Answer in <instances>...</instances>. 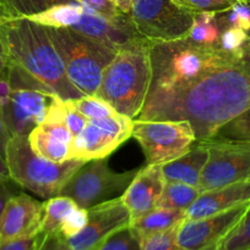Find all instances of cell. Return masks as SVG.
Masks as SVG:
<instances>
[{
    "label": "cell",
    "mask_w": 250,
    "mask_h": 250,
    "mask_svg": "<svg viewBox=\"0 0 250 250\" xmlns=\"http://www.w3.org/2000/svg\"><path fill=\"white\" fill-rule=\"evenodd\" d=\"M250 107V38L234 63L189 87L145 102L137 119L188 121L196 141L212 138L225 124Z\"/></svg>",
    "instance_id": "cell-1"
},
{
    "label": "cell",
    "mask_w": 250,
    "mask_h": 250,
    "mask_svg": "<svg viewBox=\"0 0 250 250\" xmlns=\"http://www.w3.org/2000/svg\"><path fill=\"white\" fill-rule=\"evenodd\" d=\"M149 49L151 82L145 102L179 92L238 59V51L199 44L188 36L171 42H149Z\"/></svg>",
    "instance_id": "cell-2"
},
{
    "label": "cell",
    "mask_w": 250,
    "mask_h": 250,
    "mask_svg": "<svg viewBox=\"0 0 250 250\" xmlns=\"http://www.w3.org/2000/svg\"><path fill=\"white\" fill-rule=\"evenodd\" d=\"M0 41L7 63L22 68L63 100L82 97L69 81L46 27L28 19L4 20L0 22Z\"/></svg>",
    "instance_id": "cell-3"
},
{
    "label": "cell",
    "mask_w": 250,
    "mask_h": 250,
    "mask_svg": "<svg viewBox=\"0 0 250 250\" xmlns=\"http://www.w3.org/2000/svg\"><path fill=\"white\" fill-rule=\"evenodd\" d=\"M151 82L149 41L141 39L122 46L103 71L95 95L102 98L118 114L135 120L141 112Z\"/></svg>",
    "instance_id": "cell-4"
},
{
    "label": "cell",
    "mask_w": 250,
    "mask_h": 250,
    "mask_svg": "<svg viewBox=\"0 0 250 250\" xmlns=\"http://www.w3.org/2000/svg\"><path fill=\"white\" fill-rule=\"evenodd\" d=\"M46 28L63 61L69 81L83 95H95L103 71L119 48L75 29Z\"/></svg>",
    "instance_id": "cell-5"
},
{
    "label": "cell",
    "mask_w": 250,
    "mask_h": 250,
    "mask_svg": "<svg viewBox=\"0 0 250 250\" xmlns=\"http://www.w3.org/2000/svg\"><path fill=\"white\" fill-rule=\"evenodd\" d=\"M5 161L12 181L44 199L60 195L69 178L86 163L80 159L63 163L48 160L32 150L27 136H11Z\"/></svg>",
    "instance_id": "cell-6"
},
{
    "label": "cell",
    "mask_w": 250,
    "mask_h": 250,
    "mask_svg": "<svg viewBox=\"0 0 250 250\" xmlns=\"http://www.w3.org/2000/svg\"><path fill=\"white\" fill-rule=\"evenodd\" d=\"M196 12L185 0H132L129 16L149 42H171L188 36Z\"/></svg>",
    "instance_id": "cell-7"
},
{
    "label": "cell",
    "mask_w": 250,
    "mask_h": 250,
    "mask_svg": "<svg viewBox=\"0 0 250 250\" xmlns=\"http://www.w3.org/2000/svg\"><path fill=\"white\" fill-rule=\"evenodd\" d=\"M137 170L119 173L110 170L105 159L86 161L69 178L60 195L71 198L80 208L88 209L122 197Z\"/></svg>",
    "instance_id": "cell-8"
},
{
    "label": "cell",
    "mask_w": 250,
    "mask_h": 250,
    "mask_svg": "<svg viewBox=\"0 0 250 250\" xmlns=\"http://www.w3.org/2000/svg\"><path fill=\"white\" fill-rule=\"evenodd\" d=\"M132 138L137 141L147 165H163L180 158L195 144L196 137L188 121H144L135 119Z\"/></svg>",
    "instance_id": "cell-9"
},
{
    "label": "cell",
    "mask_w": 250,
    "mask_h": 250,
    "mask_svg": "<svg viewBox=\"0 0 250 250\" xmlns=\"http://www.w3.org/2000/svg\"><path fill=\"white\" fill-rule=\"evenodd\" d=\"M208 160L201 175V192L250 180V142L210 138L201 141Z\"/></svg>",
    "instance_id": "cell-10"
},
{
    "label": "cell",
    "mask_w": 250,
    "mask_h": 250,
    "mask_svg": "<svg viewBox=\"0 0 250 250\" xmlns=\"http://www.w3.org/2000/svg\"><path fill=\"white\" fill-rule=\"evenodd\" d=\"M134 120L120 114L88 120L74 137L69 159L90 161L105 159L132 136Z\"/></svg>",
    "instance_id": "cell-11"
},
{
    "label": "cell",
    "mask_w": 250,
    "mask_h": 250,
    "mask_svg": "<svg viewBox=\"0 0 250 250\" xmlns=\"http://www.w3.org/2000/svg\"><path fill=\"white\" fill-rule=\"evenodd\" d=\"M54 93L38 88H11L9 97L0 103V111L11 136H28L46 121Z\"/></svg>",
    "instance_id": "cell-12"
},
{
    "label": "cell",
    "mask_w": 250,
    "mask_h": 250,
    "mask_svg": "<svg viewBox=\"0 0 250 250\" xmlns=\"http://www.w3.org/2000/svg\"><path fill=\"white\" fill-rule=\"evenodd\" d=\"M249 207L250 200L212 216L184 220L176 232L179 248L181 250H218L221 242L238 224Z\"/></svg>",
    "instance_id": "cell-13"
},
{
    "label": "cell",
    "mask_w": 250,
    "mask_h": 250,
    "mask_svg": "<svg viewBox=\"0 0 250 250\" xmlns=\"http://www.w3.org/2000/svg\"><path fill=\"white\" fill-rule=\"evenodd\" d=\"M87 212V224L82 231L68 239L74 250H91L113 233L129 227L131 221L120 197L88 208Z\"/></svg>",
    "instance_id": "cell-14"
},
{
    "label": "cell",
    "mask_w": 250,
    "mask_h": 250,
    "mask_svg": "<svg viewBox=\"0 0 250 250\" xmlns=\"http://www.w3.org/2000/svg\"><path fill=\"white\" fill-rule=\"evenodd\" d=\"M44 204L26 193L14 195L0 216V241L26 238L41 232Z\"/></svg>",
    "instance_id": "cell-15"
},
{
    "label": "cell",
    "mask_w": 250,
    "mask_h": 250,
    "mask_svg": "<svg viewBox=\"0 0 250 250\" xmlns=\"http://www.w3.org/2000/svg\"><path fill=\"white\" fill-rule=\"evenodd\" d=\"M166 182L161 165H146L137 170L129 187L120 197L131 220L157 208Z\"/></svg>",
    "instance_id": "cell-16"
},
{
    "label": "cell",
    "mask_w": 250,
    "mask_h": 250,
    "mask_svg": "<svg viewBox=\"0 0 250 250\" xmlns=\"http://www.w3.org/2000/svg\"><path fill=\"white\" fill-rule=\"evenodd\" d=\"M250 200V180L201 192L186 209L185 220L212 216Z\"/></svg>",
    "instance_id": "cell-17"
},
{
    "label": "cell",
    "mask_w": 250,
    "mask_h": 250,
    "mask_svg": "<svg viewBox=\"0 0 250 250\" xmlns=\"http://www.w3.org/2000/svg\"><path fill=\"white\" fill-rule=\"evenodd\" d=\"M207 160V146L201 141H196L188 153L171 163L161 165L162 172L167 182H180L193 187H199Z\"/></svg>",
    "instance_id": "cell-18"
},
{
    "label": "cell",
    "mask_w": 250,
    "mask_h": 250,
    "mask_svg": "<svg viewBox=\"0 0 250 250\" xmlns=\"http://www.w3.org/2000/svg\"><path fill=\"white\" fill-rule=\"evenodd\" d=\"M185 220V211L166 208H154L146 214L130 221V229L139 242L151 234L167 231Z\"/></svg>",
    "instance_id": "cell-19"
},
{
    "label": "cell",
    "mask_w": 250,
    "mask_h": 250,
    "mask_svg": "<svg viewBox=\"0 0 250 250\" xmlns=\"http://www.w3.org/2000/svg\"><path fill=\"white\" fill-rule=\"evenodd\" d=\"M28 142L34 153L54 163L69 160L70 146L47 132L39 125L28 134Z\"/></svg>",
    "instance_id": "cell-20"
},
{
    "label": "cell",
    "mask_w": 250,
    "mask_h": 250,
    "mask_svg": "<svg viewBox=\"0 0 250 250\" xmlns=\"http://www.w3.org/2000/svg\"><path fill=\"white\" fill-rule=\"evenodd\" d=\"M220 15L215 12H196L188 33L189 38L203 45L217 46L222 31Z\"/></svg>",
    "instance_id": "cell-21"
},
{
    "label": "cell",
    "mask_w": 250,
    "mask_h": 250,
    "mask_svg": "<svg viewBox=\"0 0 250 250\" xmlns=\"http://www.w3.org/2000/svg\"><path fill=\"white\" fill-rule=\"evenodd\" d=\"M44 204V215L41 225L42 233L59 232L61 224L71 211L78 207L71 198L65 195H56L49 198Z\"/></svg>",
    "instance_id": "cell-22"
},
{
    "label": "cell",
    "mask_w": 250,
    "mask_h": 250,
    "mask_svg": "<svg viewBox=\"0 0 250 250\" xmlns=\"http://www.w3.org/2000/svg\"><path fill=\"white\" fill-rule=\"evenodd\" d=\"M200 194L201 190L199 187L180 182H166L157 207L186 211Z\"/></svg>",
    "instance_id": "cell-23"
},
{
    "label": "cell",
    "mask_w": 250,
    "mask_h": 250,
    "mask_svg": "<svg viewBox=\"0 0 250 250\" xmlns=\"http://www.w3.org/2000/svg\"><path fill=\"white\" fill-rule=\"evenodd\" d=\"M74 109L77 110L78 112L91 119H102V117L110 116V115L117 114L114 109L108 104L105 100L97 95H82L76 99L66 100Z\"/></svg>",
    "instance_id": "cell-24"
},
{
    "label": "cell",
    "mask_w": 250,
    "mask_h": 250,
    "mask_svg": "<svg viewBox=\"0 0 250 250\" xmlns=\"http://www.w3.org/2000/svg\"><path fill=\"white\" fill-rule=\"evenodd\" d=\"M218 250H250V207L223 238Z\"/></svg>",
    "instance_id": "cell-25"
},
{
    "label": "cell",
    "mask_w": 250,
    "mask_h": 250,
    "mask_svg": "<svg viewBox=\"0 0 250 250\" xmlns=\"http://www.w3.org/2000/svg\"><path fill=\"white\" fill-rule=\"evenodd\" d=\"M212 138L250 142V107L223 125Z\"/></svg>",
    "instance_id": "cell-26"
},
{
    "label": "cell",
    "mask_w": 250,
    "mask_h": 250,
    "mask_svg": "<svg viewBox=\"0 0 250 250\" xmlns=\"http://www.w3.org/2000/svg\"><path fill=\"white\" fill-rule=\"evenodd\" d=\"M77 1L100 14L104 19L109 20V21L124 24V26L134 27L129 15L123 12L112 0H77Z\"/></svg>",
    "instance_id": "cell-27"
},
{
    "label": "cell",
    "mask_w": 250,
    "mask_h": 250,
    "mask_svg": "<svg viewBox=\"0 0 250 250\" xmlns=\"http://www.w3.org/2000/svg\"><path fill=\"white\" fill-rule=\"evenodd\" d=\"M91 250H141L139 239L135 237L130 227L115 232L107 239Z\"/></svg>",
    "instance_id": "cell-28"
},
{
    "label": "cell",
    "mask_w": 250,
    "mask_h": 250,
    "mask_svg": "<svg viewBox=\"0 0 250 250\" xmlns=\"http://www.w3.org/2000/svg\"><path fill=\"white\" fill-rule=\"evenodd\" d=\"M178 226H174L167 231L151 234L140 241L141 250H181L176 243Z\"/></svg>",
    "instance_id": "cell-29"
},
{
    "label": "cell",
    "mask_w": 250,
    "mask_h": 250,
    "mask_svg": "<svg viewBox=\"0 0 250 250\" xmlns=\"http://www.w3.org/2000/svg\"><path fill=\"white\" fill-rule=\"evenodd\" d=\"M221 23H222V31H221L218 45L223 50L229 51V53H237V51H239L243 48V45L247 43L248 39L250 38L248 32L237 28V27L225 26L222 22V19H221Z\"/></svg>",
    "instance_id": "cell-30"
},
{
    "label": "cell",
    "mask_w": 250,
    "mask_h": 250,
    "mask_svg": "<svg viewBox=\"0 0 250 250\" xmlns=\"http://www.w3.org/2000/svg\"><path fill=\"white\" fill-rule=\"evenodd\" d=\"M87 219V209L77 207L74 211H71L70 214L68 215V217H66L65 220H64V222L60 226V229H59V233L63 234L66 239L76 236V234H77L78 232L82 231L83 227L86 226Z\"/></svg>",
    "instance_id": "cell-31"
},
{
    "label": "cell",
    "mask_w": 250,
    "mask_h": 250,
    "mask_svg": "<svg viewBox=\"0 0 250 250\" xmlns=\"http://www.w3.org/2000/svg\"><path fill=\"white\" fill-rule=\"evenodd\" d=\"M227 16H222V22L225 26L237 27L245 32L250 31V7L249 5L237 2L229 11Z\"/></svg>",
    "instance_id": "cell-32"
},
{
    "label": "cell",
    "mask_w": 250,
    "mask_h": 250,
    "mask_svg": "<svg viewBox=\"0 0 250 250\" xmlns=\"http://www.w3.org/2000/svg\"><path fill=\"white\" fill-rule=\"evenodd\" d=\"M195 12H215L225 14L229 11L238 0H185Z\"/></svg>",
    "instance_id": "cell-33"
},
{
    "label": "cell",
    "mask_w": 250,
    "mask_h": 250,
    "mask_svg": "<svg viewBox=\"0 0 250 250\" xmlns=\"http://www.w3.org/2000/svg\"><path fill=\"white\" fill-rule=\"evenodd\" d=\"M36 250H74L69 244L68 239L59 232L54 233H42L38 247Z\"/></svg>",
    "instance_id": "cell-34"
},
{
    "label": "cell",
    "mask_w": 250,
    "mask_h": 250,
    "mask_svg": "<svg viewBox=\"0 0 250 250\" xmlns=\"http://www.w3.org/2000/svg\"><path fill=\"white\" fill-rule=\"evenodd\" d=\"M66 103V115H65V125L69 128V131L71 132L74 137L77 136L81 131L83 129V127L87 124L88 119L86 116H83L81 112H78L77 110L74 109L70 104L65 100Z\"/></svg>",
    "instance_id": "cell-35"
},
{
    "label": "cell",
    "mask_w": 250,
    "mask_h": 250,
    "mask_svg": "<svg viewBox=\"0 0 250 250\" xmlns=\"http://www.w3.org/2000/svg\"><path fill=\"white\" fill-rule=\"evenodd\" d=\"M41 239V232L26 238L0 241V250H36Z\"/></svg>",
    "instance_id": "cell-36"
},
{
    "label": "cell",
    "mask_w": 250,
    "mask_h": 250,
    "mask_svg": "<svg viewBox=\"0 0 250 250\" xmlns=\"http://www.w3.org/2000/svg\"><path fill=\"white\" fill-rule=\"evenodd\" d=\"M17 187H20V186L17 185L15 181H12L11 178L0 180V216H1L5 207H6L7 202H9L14 195L19 194L20 193Z\"/></svg>",
    "instance_id": "cell-37"
},
{
    "label": "cell",
    "mask_w": 250,
    "mask_h": 250,
    "mask_svg": "<svg viewBox=\"0 0 250 250\" xmlns=\"http://www.w3.org/2000/svg\"><path fill=\"white\" fill-rule=\"evenodd\" d=\"M10 138H11V134L9 133L6 128V125H5L4 119L1 116V111H0V154L5 158V151H6V146L9 143Z\"/></svg>",
    "instance_id": "cell-38"
},
{
    "label": "cell",
    "mask_w": 250,
    "mask_h": 250,
    "mask_svg": "<svg viewBox=\"0 0 250 250\" xmlns=\"http://www.w3.org/2000/svg\"><path fill=\"white\" fill-rule=\"evenodd\" d=\"M6 67H7V58H6V54H5L1 41H0V78L2 77V75H4L5 71H6Z\"/></svg>",
    "instance_id": "cell-39"
},
{
    "label": "cell",
    "mask_w": 250,
    "mask_h": 250,
    "mask_svg": "<svg viewBox=\"0 0 250 250\" xmlns=\"http://www.w3.org/2000/svg\"><path fill=\"white\" fill-rule=\"evenodd\" d=\"M123 12L129 15L130 9H131V4H132V0H112Z\"/></svg>",
    "instance_id": "cell-40"
},
{
    "label": "cell",
    "mask_w": 250,
    "mask_h": 250,
    "mask_svg": "<svg viewBox=\"0 0 250 250\" xmlns=\"http://www.w3.org/2000/svg\"><path fill=\"white\" fill-rule=\"evenodd\" d=\"M7 178H10V175L6 166V161H5L4 156L0 154V180H7Z\"/></svg>",
    "instance_id": "cell-41"
},
{
    "label": "cell",
    "mask_w": 250,
    "mask_h": 250,
    "mask_svg": "<svg viewBox=\"0 0 250 250\" xmlns=\"http://www.w3.org/2000/svg\"><path fill=\"white\" fill-rule=\"evenodd\" d=\"M239 2H242V4H245V5H250V0H238Z\"/></svg>",
    "instance_id": "cell-42"
}]
</instances>
